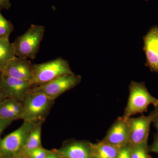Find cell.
I'll return each instance as SVG.
<instances>
[{
    "mask_svg": "<svg viewBox=\"0 0 158 158\" xmlns=\"http://www.w3.org/2000/svg\"><path fill=\"white\" fill-rule=\"evenodd\" d=\"M0 86L8 98L22 102L35 84L30 81L0 75Z\"/></svg>",
    "mask_w": 158,
    "mask_h": 158,
    "instance_id": "cell-8",
    "label": "cell"
},
{
    "mask_svg": "<svg viewBox=\"0 0 158 158\" xmlns=\"http://www.w3.org/2000/svg\"><path fill=\"white\" fill-rule=\"evenodd\" d=\"M45 31L44 26L31 25L23 34L17 37L12 43L15 56L25 59H35Z\"/></svg>",
    "mask_w": 158,
    "mask_h": 158,
    "instance_id": "cell-2",
    "label": "cell"
},
{
    "mask_svg": "<svg viewBox=\"0 0 158 158\" xmlns=\"http://www.w3.org/2000/svg\"><path fill=\"white\" fill-rule=\"evenodd\" d=\"M9 98V105L10 109L19 117V119H22L23 107L22 103L17 101Z\"/></svg>",
    "mask_w": 158,
    "mask_h": 158,
    "instance_id": "cell-20",
    "label": "cell"
},
{
    "mask_svg": "<svg viewBox=\"0 0 158 158\" xmlns=\"http://www.w3.org/2000/svg\"><path fill=\"white\" fill-rule=\"evenodd\" d=\"M40 121H24L17 129L0 139V158H12L19 154L32 129Z\"/></svg>",
    "mask_w": 158,
    "mask_h": 158,
    "instance_id": "cell-3",
    "label": "cell"
},
{
    "mask_svg": "<svg viewBox=\"0 0 158 158\" xmlns=\"http://www.w3.org/2000/svg\"><path fill=\"white\" fill-rule=\"evenodd\" d=\"M131 146L129 144L122 147L116 158H131Z\"/></svg>",
    "mask_w": 158,
    "mask_h": 158,
    "instance_id": "cell-21",
    "label": "cell"
},
{
    "mask_svg": "<svg viewBox=\"0 0 158 158\" xmlns=\"http://www.w3.org/2000/svg\"><path fill=\"white\" fill-rule=\"evenodd\" d=\"M52 158H60L59 157V156H58V155L55 152V154L53 157Z\"/></svg>",
    "mask_w": 158,
    "mask_h": 158,
    "instance_id": "cell-29",
    "label": "cell"
},
{
    "mask_svg": "<svg viewBox=\"0 0 158 158\" xmlns=\"http://www.w3.org/2000/svg\"><path fill=\"white\" fill-rule=\"evenodd\" d=\"M12 122V121L11 120L5 119L0 116V137L3 131L11 124Z\"/></svg>",
    "mask_w": 158,
    "mask_h": 158,
    "instance_id": "cell-22",
    "label": "cell"
},
{
    "mask_svg": "<svg viewBox=\"0 0 158 158\" xmlns=\"http://www.w3.org/2000/svg\"><path fill=\"white\" fill-rule=\"evenodd\" d=\"M33 68L35 85L45 84L62 76L74 74L68 61L61 57L34 64Z\"/></svg>",
    "mask_w": 158,
    "mask_h": 158,
    "instance_id": "cell-5",
    "label": "cell"
},
{
    "mask_svg": "<svg viewBox=\"0 0 158 158\" xmlns=\"http://www.w3.org/2000/svg\"><path fill=\"white\" fill-rule=\"evenodd\" d=\"M90 144L92 158H116L120 149L103 141Z\"/></svg>",
    "mask_w": 158,
    "mask_h": 158,
    "instance_id": "cell-13",
    "label": "cell"
},
{
    "mask_svg": "<svg viewBox=\"0 0 158 158\" xmlns=\"http://www.w3.org/2000/svg\"><path fill=\"white\" fill-rule=\"evenodd\" d=\"M4 94H5V93L4 92V90H3L2 88V87L0 86V95Z\"/></svg>",
    "mask_w": 158,
    "mask_h": 158,
    "instance_id": "cell-28",
    "label": "cell"
},
{
    "mask_svg": "<svg viewBox=\"0 0 158 158\" xmlns=\"http://www.w3.org/2000/svg\"><path fill=\"white\" fill-rule=\"evenodd\" d=\"M51 152L42 147L38 148L29 152L25 157L27 158H45Z\"/></svg>",
    "mask_w": 158,
    "mask_h": 158,
    "instance_id": "cell-19",
    "label": "cell"
},
{
    "mask_svg": "<svg viewBox=\"0 0 158 158\" xmlns=\"http://www.w3.org/2000/svg\"><path fill=\"white\" fill-rule=\"evenodd\" d=\"M55 100L41 92L30 90L22 102L24 121L44 120Z\"/></svg>",
    "mask_w": 158,
    "mask_h": 158,
    "instance_id": "cell-4",
    "label": "cell"
},
{
    "mask_svg": "<svg viewBox=\"0 0 158 158\" xmlns=\"http://www.w3.org/2000/svg\"><path fill=\"white\" fill-rule=\"evenodd\" d=\"M56 153L60 158H92L90 143L81 141H73Z\"/></svg>",
    "mask_w": 158,
    "mask_h": 158,
    "instance_id": "cell-12",
    "label": "cell"
},
{
    "mask_svg": "<svg viewBox=\"0 0 158 158\" xmlns=\"http://www.w3.org/2000/svg\"><path fill=\"white\" fill-rule=\"evenodd\" d=\"M145 1H148V0H145Z\"/></svg>",
    "mask_w": 158,
    "mask_h": 158,
    "instance_id": "cell-30",
    "label": "cell"
},
{
    "mask_svg": "<svg viewBox=\"0 0 158 158\" xmlns=\"http://www.w3.org/2000/svg\"><path fill=\"white\" fill-rule=\"evenodd\" d=\"M81 76L75 74L65 75L45 84L35 85L31 90L41 92L55 100L62 94L77 86L81 81Z\"/></svg>",
    "mask_w": 158,
    "mask_h": 158,
    "instance_id": "cell-6",
    "label": "cell"
},
{
    "mask_svg": "<svg viewBox=\"0 0 158 158\" xmlns=\"http://www.w3.org/2000/svg\"><path fill=\"white\" fill-rule=\"evenodd\" d=\"M33 65L28 59L15 56L0 72V75L34 83Z\"/></svg>",
    "mask_w": 158,
    "mask_h": 158,
    "instance_id": "cell-10",
    "label": "cell"
},
{
    "mask_svg": "<svg viewBox=\"0 0 158 158\" xmlns=\"http://www.w3.org/2000/svg\"><path fill=\"white\" fill-rule=\"evenodd\" d=\"M148 141L135 146H131V158H150L148 154Z\"/></svg>",
    "mask_w": 158,
    "mask_h": 158,
    "instance_id": "cell-17",
    "label": "cell"
},
{
    "mask_svg": "<svg viewBox=\"0 0 158 158\" xmlns=\"http://www.w3.org/2000/svg\"><path fill=\"white\" fill-rule=\"evenodd\" d=\"M15 56L12 43L9 40L0 38V72Z\"/></svg>",
    "mask_w": 158,
    "mask_h": 158,
    "instance_id": "cell-15",
    "label": "cell"
},
{
    "mask_svg": "<svg viewBox=\"0 0 158 158\" xmlns=\"http://www.w3.org/2000/svg\"><path fill=\"white\" fill-rule=\"evenodd\" d=\"M103 141L121 148L129 144V129L127 120L118 117L107 133Z\"/></svg>",
    "mask_w": 158,
    "mask_h": 158,
    "instance_id": "cell-11",
    "label": "cell"
},
{
    "mask_svg": "<svg viewBox=\"0 0 158 158\" xmlns=\"http://www.w3.org/2000/svg\"><path fill=\"white\" fill-rule=\"evenodd\" d=\"M149 152L156 153L158 154V133L154 135L152 144L148 147Z\"/></svg>",
    "mask_w": 158,
    "mask_h": 158,
    "instance_id": "cell-23",
    "label": "cell"
},
{
    "mask_svg": "<svg viewBox=\"0 0 158 158\" xmlns=\"http://www.w3.org/2000/svg\"><path fill=\"white\" fill-rule=\"evenodd\" d=\"M154 107V109L152 111L153 113H154L156 115H158V100L156 104Z\"/></svg>",
    "mask_w": 158,
    "mask_h": 158,
    "instance_id": "cell-26",
    "label": "cell"
},
{
    "mask_svg": "<svg viewBox=\"0 0 158 158\" xmlns=\"http://www.w3.org/2000/svg\"><path fill=\"white\" fill-rule=\"evenodd\" d=\"M12 158H27L25 156H24L22 155L19 154L13 157Z\"/></svg>",
    "mask_w": 158,
    "mask_h": 158,
    "instance_id": "cell-27",
    "label": "cell"
},
{
    "mask_svg": "<svg viewBox=\"0 0 158 158\" xmlns=\"http://www.w3.org/2000/svg\"><path fill=\"white\" fill-rule=\"evenodd\" d=\"M152 123H153L154 126L156 129L157 133H158V115H157L154 118Z\"/></svg>",
    "mask_w": 158,
    "mask_h": 158,
    "instance_id": "cell-25",
    "label": "cell"
},
{
    "mask_svg": "<svg viewBox=\"0 0 158 158\" xmlns=\"http://www.w3.org/2000/svg\"><path fill=\"white\" fill-rule=\"evenodd\" d=\"M129 90L128 100L122 116L126 120L133 115L147 112L150 105L154 106L157 102L158 98L149 93L144 82L132 81Z\"/></svg>",
    "mask_w": 158,
    "mask_h": 158,
    "instance_id": "cell-1",
    "label": "cell"
},
{
    "mask_svg": "<svg viewBox=\"0 0 158 158\" xmlns=\"http://www.w3.org/2000/svg\"><path fill=\"white\" fill-rule=\"evenodd\" d=\"M157 115L152 112L148 116L131 117L127 119L129 129V141L131 146H135L148 141L150 126Z\"/></svg>",
    "mask_w": 158,
    "mask_h": 158,
    "instance_id": "cell-7",
    "label": "cell"
},
{
    "mask_svg": "<svg viewBox=\"0 0 158 158\" xmlns=\"http://www.w3.org/2000/svg\"><path fill=\"white\" fill-rule=\"evenodd\" d=\"M0 116L12 121L19 119V117L10 109L8 98L0 104Z\"/></svg>",
    "mask_w": 158,
    "mask_h": 158,
    "instance_id": "cell-18",
    "label": "cell"
},
{
    "mask_svg": "<svg viewBox=\"0 0 158 158\" xmlns=\"http://www.w3.org/2000/svg\"><path fill=\"white\" fill-rule=\"evenodd\" d=\"M14 29L12 23L3 16L0 11V38L9 40Z\"/></svg>",
    "mask_w": 158,
    "mask_h": 158,
    "instance_id": "cell-16",
    "label": "cell"
},
{
    "mask_svg": "<svg viewBox=\"0 0 158 158\" xmlns=\"http://www.w3.org/2000/svg\"><path fill=\"white\" fill-rule=\"evenodd\" d=\"M43 121V120L39 121L34 126L19 154L26 156L27 154L32 150L41 147V131Z\"/></svg>",
    "mask_w": 158,
    "mask_h": 158,
    "instance_id": "cell-14",
    "label": "cell"
},
{
    "mask_svg": "<svg viewBox=\"0 0 158 158\" xmlns=\"http://www.w3.org/2000/svg\"><path fill=\"white\" fill-rule=\"evenodd\" d=\"M11 6L10 0H0V11L3 9H9Z\"/></svg>",
    "mask_w": 158,
    "mask_h": 158,
    "instance_id": "cell-24",
    "label": "cell"
},
{
    "mask_svg": "<svg viewBox=\"0 0 158 158\" xmlns=\"http://www.w3.org/2000/svg\"><path fill=\"white\" fill-rule=\"evenodd\" d=\"M145 65L151 71L158 74V26H153L143 37Z\"/></svg>",
    "mask_w": 158,
    "mask_h": 158,
    "instance_id": "cell-9",
    "label": "cell"
}]
</instances>
